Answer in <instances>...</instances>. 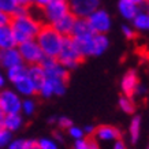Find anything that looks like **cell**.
<instances>
[{
    "instance_id": "5bb4252c",
    "label": "cell",
    "mask_w": 149,
    "mask_h": 149,
    "mask_svg": "<svg viewBox=\"0 0 149 149\" xmlns=\"http://www.w3.org/2000/svg\"><path fill=\"white\" fill-rule=\"evenodd\" d=\"M140 10L141 6L133 3L131 0H119L118 1V11L122 15V18L127 19V21H131Z\"/></svg>"
},
{
    "instance_id": "8992f818",
    "label": "cell",
    "mask_w": 149,
    "mask_h": 149,
    "mask_svg": "<svg viewBox=\"0 0 149 149\" xmlns=\"http://www.w3.org/2000/svg\"><path fill=\"white\" fill-rule=\"evenodd\" d=\"M86 21L89 23L92 32L97 33V34H107L111 29V25H112L111 15L104 8H97L96 11H93L86 18Z\"/></svg>"
},
{
    "instance_id": "b9f144b4",
    "label": "cell",
    "mask_w": 149,
    "mask_h": 149,
    "mask_svg": "<svg viewBox=\"0 0 149 149\" xmlns=\"http://www.w3.org/2000/svg\"><path fill=\"white\" fill-rule=\"evenodd\" d=\"M48 1H49V0H34V6H37L38 8H42Z\"/></svg>"
},
{
    "instance_id": "60d3db41",
    "label": "cell",
    "mask_w": 149,
    "mask_h": 149,
    "mask_svg": "<svg viewBox=\"0 0 149 149\" xmlns=\"http://www.w3.org/2000/svg\"><path fill=\"white\" fill-rule=\"evenodd\" d=\"M6 84H7V79H6L4 72H3L1 70H0V91H1V89H4Z\"/></svg>"
},
{
    "instance_id": "484cf974",
    "label": "cell",
    "mask_w": 149,
    "mask_h": 149,
    "mask_svg": "<svg viewBox=\"0 0 149 149\" xmlns=\"http://www.w3.org/2000/svg\"><path fill=\"white\" fill-rule=\"evenodd\" d=\"M18 7V0H0V11L8 14L10 17L17 11Z\"/></svg>"
},
{
    "instance_id": "4dcf8cb0",
    "label": "cell",
    "mask_w": 149,
    "mask_h": 149,
    "mask_svg": "<svg viewBox=\"0 0 149 149\" xmlns=\"http://www.w3.org/2000/svg\"><path fill=\"white\" fill-rule=\"evenodd\" d=\"M72 125H74L72 120L70 119V118H67V116H58L56 118V126H58L59 129L67 130L68 127H71Z\"/></svg>"
},
{
    "instance_id": "603a6c76",
    "label": "cell",
    "mask_w": 149,
    "mask_h": 149,
    "mask_svg": "<svg viewBox=\"0 0 149 149\" xmlns=\"http://www.w3.org/2000/svg\"><path fill=\"white\" fill-rule=\"evenodd\" d=\"M141 126H142V119H141L140 115H136L133 116L130 122V126H129V136H130V141L133 144H136L138 138L141 136Z\"/></svg>"
},
{
    "instance_id": "30bf717a",
    "label": "cell",
    "mask_w": 149,
    "mask_h": 149,
    "mask_svg": "<svg viewBox=\"0 0 149 149\" xmlns=\"http://www.w3.org/2000/svg\"><path fill=\"white\" fill-rule=\"evenodd\" d=\"M92 138H93L97 144H105V142H112V141H115V140L122 138V133L115 126L101 125V126L96 127L95 134H93Z\"/></svg>"
},
{
    "instance_id": "ee69618b",
    "label": "cell",
    "mask_w": 149,
    "mask_h": 149,
    "mask_svg": "<svg viewBox=\"0 0 149 149\" xmlns=\"http://www.w3.org/2000/svg\"><path fill=\"white\" fill-rule=\"evenodd\" d=\"M3 119H4V112L0 109V127H1V123H3Z\"/></svg>"
},
{
    "instance_id": "ba28073f",
    "label": "cell",
    "mask_w": 149,
    "mask_h": 149,
    "mask_svg": "<svg viewBox=\"0 0 149 149\" xmlns=\"http://www.w3.org/2000/svg\"><path fill=\"white\" fill-rule=\"evenodd\" d=\"M70 14L75 18L86 19L93 11L100 8V0H68Z\"/></svg>"
},
{
    "instance_id": "ab89813d",
    "label": "cell",
    "mask_w": 149,
    "mask_h": 149,
    "mask_svg": "<svg viewBox=\"0 0 149 149\" xmlns=\"http://www.w3.org/2000/svg\"><path fill=\"white\" fill-rule=\"evenodd\" d=\"M18 4L29 8L30 6H34V0H18Z\"/></svg>"
},
{
    "instance_id": "d6986e66",
    "label": "cell",
    "mask_w": 149,
    "mask_h": 149,
    "mask_svg": "<svg viewBox=\"0 0 149 149\" xmlns=\"http://www.w3.org/2000/svg\"><path fill=\"white\" fill-rule=\"evenodd\" d=\"M18 45V42L15 40L11 27L3 26L0 27V49H8V48H15Z\"/></svg>"
},
{
    "instance_id": "2e32d148",
    "label": "cell",
    "mask_w": 149,
    "mask_h": 149,
    "mask_svg": "<svg viewBox=\"0 0 149 149\" xmlns=\"http://www.w3.org/2000/svg\"><path fill=\"white\" fill-rule=\"evenodd\" d=\"M26 75L27 78L30 79L34 88H36V91L40 89V86L42 85V82L45 81V72L42 70L40 64H33V66H27L26 68Z\"/></svg>"
},
{
    "instance_id": "f546056e",
    "label": "cell",
    "mask_w": 149,
    "mask_h": 149,
    "mask_svg": "<svg viewBox=\"0 0 149 149\" xmlns=\"http://www.w3.org/2000/svg\"><path fill=\"white\" fill-rule=\"evenodd\" d=\"M37 142H38V148L40 149H58L56 141L52 140V138H41Z\"/></svg>"
},
{
    "instance_id": "d4e9b609",
    "label": "cell",
    "mask_w": 149,
    "mask_h": 149,
    "mask_svg": "<svg viewBox=\"0 0 149 149\" xmlns=\"http://www.w3.org/2000/svg\"><path fill=\"white\" fill-rule=\"evenodd\" d=\"M37 109V103L32 97H26L22 99V105H21V113L26 115V116H32Z\"/></svg>"
},
{
    "instance_id": "d590c367",
    "label": "cell",
    "mask_w": 149,
    "mask_h": 149,
    "mask_svg": "<svg viewBox=\"0 0 149 149\" xmlns=\"http://www.w3.org/2000/svg\"><path fill=\"white\" fill-rule=\"evenodd\" d=\"M84 134L88 137H93V134H95V130H96V126H93V125H86L84 129Z\"/></svg>"
},
{
    "instance_id": "44dd1931",
    "label": "cell",
    "mask_w": 149,
    "mask_h": 149,
    "mask_svg": "<svg viewBox=\"0 0 149 149\" xmlns=\"http://www.w3.org/2000/svg\"><path fill=\"white\" fill-rule=\"evenodd\" d=\"M131 26L134 27V30L146 32L149 29V14H148V11L140 10V11L136 14V17L131 19Z\"/></svg>"
},
{
    "instance_id": "7a4b0ae2",
    "label": "cell",
    "mask_w": 149,
    "mask_h": 149,
    "mask_svg": "<svg viewBox=\"0 0 149 149\" xmlns=\"http://www.w3.org/2000/svg\"><path fill=\"white\" fill-rule=\"evenodd\" d=\"M34 40L45 58L56 59L60 52L64 37L60 36L51 25H42Z\"/></svg>"
},
{
    "instance_id": "74e56055",
    "label": "cell",
    "mask_w": 149,
    "mask_h": 149,
    "mask_svg": "<svg viewBox=\"0 0 149 149\" xmlns=\"http://www.w3.org/2000/svg\"><path fill=\"white\" fill-rule=\"evenodd\" d=\"M26 149H40L37 140H26Z\"/></svg>"
},
{
    "instance_id": "52a82bcc",
    "label": "cell",
    "mask_w": 149,
    "mask_h": 149,
    "mask_svg": "<svg viewBox=\"0 0 149 149\" xmlns=\"http://www.w3.org/2000/svg\"><path fill=\"white\" fill-rule=\"evenodd\" d=\"M21 105H22V97L14 91V89H1L0 91V109L8 113H21Z\"/></svg>"
},
{
    "instance_id": "3957f363",
    "label": "cell",
    "mask_w": 149,
    "mask_h": 149,
    "mask_svg": "<svg viewBox=\"0 0 149 149\" xmlns=\"http://www.w3.org/2000/svg\"><path fill=\"white\" fill-rule=\"evenodd\" d=\"M56 60L67 71L74 70V68H77L79 66V63L82 62V58L81 55L78 54L71 37H64L63 44H62V48H60V52H59Z\"/></svg>"
},
{
    "instance_id": "cb8c5ba5",
    "label": "cell",
    "mask_w": 149,
    "mask_h": 149,
    "mask_svg": "<svg viewBox=\"0 0 149 149\" xmlns=\"http://www.w3.org/2000/svg\"><path fill=\"white\" fill-rule=\"evenodd\" d=\"M118 104H119V108L122 109L125 113H134V111H136V103H134L133 97H130V96L122 95L119 97Z\"/></svg>"
},
{
    "instance_id": "7bdbcfd3",
    "label": "cell",
    "mask_w": 149,
    "mask_h": 149,
    "mask_svg": "<svg viewBox=\"0 0 149 149\" xmlns=\"http://www.w3.org/2000/svg\"><path fill=\"white\" fill-rule=\"evenodd\" d=\"M133 3H136V4H138V6H142L145 3V0H131Z\"/></svg>"
},
{
    "instance_id": "8fae6325",
    "label": "cell",
    "mask_w": 149,
    "mask_h": 149,
    "mask_svg": "<svg viewBox=\"0 0 149 149\" xmlns=\"http://www.w3.org/2000/svg\"><path fill=\"white\" fill-rule=\"evenodd\" d=\"M22 64V59L19 56V52L15 48H8V49H0V67L8 70V68Z\"/></svg>"
},
{
    "instance_id": "bcb514c9",
    "label": "cell",
    "mask_w": 149,
    "mask_h": 149,
    "mask_svg": "<svg viewBox=\"0 0 149 149\" xmlns=\"http://www.w3.org/2000/svg\"><path fill=\"white\" fill-rule=\"evenodd\" d=\"M56 118H58V116H52V118H49V119H48V122H49V123H56Z\"/></svg>"
},
{
    "instance_id": "1f68e13d",
    "label": "cell",
    "mask_w": 149,
    "mask_h": 149,
    "mask_svg": "<svg viewBox=\"0 0 149 149\" xmlns=\"http://www.w3.org/2000/svg\"><path fill=\"white\" fill-rule=\"evenodd\" d=\"M7 149H26V140H23V138L13 140L8 144Z\"/></svg>"
},
{
    "instance_id": "7402d4cb",
    "label": "cell",
    "mask_w": 149,
    "mask_h": 149,
    "mask_svg": "<svg viewBox=\"0 0 149 149\" xmlns=\"http://www.w3.org/2000/svg\"><path fill=\"white\" fill-rule=\"evenodd\" d=\"M26 68L27 66L26 64H18V66H14V67L8 68V70H6V79L7 81H10L11 84H14V82L19 81L21 78L26 77Z\"/></svg>"
},
{
    "instance_id": "83f0119b",
    "label": "cell",
    "mask_w": 149,
    "mask_h": 149,
    "mask_svg": "<svg viewBox=\"0 0 149 149\" xmlns=\"http://www.w3.org/2000/svg\"><path fill=\"white\" fill-rule=\"evenodd\" d=\"M100 149H127L126 142L119 138V140H115L112 142H105V144H99Z\"/></svg>"
},
{
    "instance_id": "f1b7e54d",
    "label": "cell",
    "mask_w": 149,
    "mask_h": 149,
    "mask_svg": "<svg viewBox=\"0 0 149 149\" xmlns=\"http://www.w3.org/2000/svg\"><path fill=\"white\" fill-rule=\"evenodd\" d=\"M67 134L71 137L74 141H75V140H81V138H85L84 130H82L81 127L74 126V125H72L71 127H68V129H67Z\"/></svg>"
},
{
    "instance_id": "5b68a950",
    "label": "cell",
    "mask_w": 149,
    "mask_h": 149,
    "mask_svg": "<svg viewBox=\"0 0 149 149\" xmlns=\"http://www.w3.org/2000/svg\"><path fill=\"white\" fill-rule=\"evenodd\" d=\"M17 49H18L19 56L22 59V63L26 66L40 64L42 62V59L45 58L38 44L36 42V40H27L23 42H19L17 45Z\"/></svg>"
},
{
    "instance_id": "ffe728a7",
    "label": "cell",
    "mask_w": 149,
    "mask_h": 149,
    "mask_svg": "<svg viewBox=\"0 0 149 149\" xmlns=\"http://www.w3.org/2000/svg\"><path fill=\"white\" fill-rule=\"evenodd\" d=\"M109 47V40L107 34H97L95 33L92 37V49H93V56H100L103 55Z\"/></svg>"
},
{
    "instance_id": "4316f807",
    "label": "cell",
    "mask_w": 149,
    "mask_h": 149,
    "mask_svg": "<svg viewBox=\"0 0 149 149\" xmlns=\"http://www.w3.org/2000/svg\"><path fill=\"white\" fill-rule=\"evenodd\" d=\"M13 140V133L6 130L4 127H0V148H7Z\"/></svg>"
},
{
    "instance_id": "ac0fdd59",
    "label": "cell",
    "mask_w": 149,
    "mask_h": 149,
    "mask_svg": "<svg viewBox=\"0 0 149 149\" xmlns=\"http://www.w3.org/2000/svg\"><path fill=\"white\" fill-rule=\"evenodd\" d=\"M23 122L25 120H23L22 113H8V115H4L1 127H4L6 130L11 131V133H15L23 126Z\"/></svg>"
},
{
    "instance_id": "8d00e7d4",
    "label": "cell",
    "mask_w": 149,
    "mask_h": 149,
    "mask_svg": "<svg viewBox=\"0 0 149 149\" xmlns=\"http://www.w3.org/2000/svg\"><path fill=\"white\" fill-rule=\"evenodd\" d=\"M145 93H146V88H145L144 85H141V84H138V86H137V89H136V92H134V95L133 96H144Z\"/></svg>"
},
{
    "instance_id": "277c9868",
    "label": "cell",
    "mask_w": 149,
    "mask_h": 149,
    "mask_svg": "<svg viewBox=\"0 0 149 149\" xmlns=\"http://www.w3.org/2000/svg\"><path fill=\"white\" fill-rule=\"evenodd\" d=\"M70 13L68 0H49L41 8V22L47 25H54L58 19L63 18L64 15Z\"/></svg>"
},
{
    "instance_id": "e575fe53",
    "label": "cell",
    "mask_w": 149,
    "mask_h": 149,
    "mask_svg": "<svg viewBox=\"0 0 149 149\" xmlns=\"http://www.w3.org/2000/svg\"><path fill=\"white\" fill-rule=\"evenodd\" d=\"M88 148V138H81V140L74 141V149H86Z\"/></svg>"
},
{
    "instance_id": "4fadbf2b",
    "label": "cell",
    "mask_w": 149,
    "mask_h": 149,
    "mask_svg": "<svg viewBox=\"0 0 149 149\" xmlns=\"http://www.w3.org/2000/svg\"><path fill=\"white\" fill-rule=\"evenodd\" d=\"M74 22H75V17H74L72 14L68 13L67 15H64L63 18L58 19V21H56L54 25H51V26L54 27L62 37H71Z\"/></svg>"
},
{
    "instance_id": "7c38bea8",
    "label": "cell",
    "mask_w": 149,
    "mask_h": 149,
    "mask_svg": "<svg viewBox=\"0 0 149 149\" xmlns=\"http://www.w3.org/2000/svg\"><path fill=\"white\" fill-rule=\"evenodd\" d=\"M138 84H140V81H138V74L136 70L126 71L125 75L122 77V81H120V89H122L123 95L133 97Z\"/></svg>"
},
{
    "instance_id": "6da1fadb",
    "label": "cell",
    "mask_w": 149,
    "mask_h": 149,
    "mask_svg": "<svg viewBox=\"0 0 149 149\" xmlns=\"http://www.w3.org/2000/svg\"><path fill=\"white\" fill-rule=\"evenodd\" d=\"M41 26V21L33 15L32 11H27L21 15H13L10 21V27L18 44L27 40H34Z\"/></svg>"
},
{
    "instance_id": "836d02e7",
    "label": "cell",
    "mask_w": 149,
    "mask_h": 149,
    "mask_svg": "<svg viewBox=\"0 0 149 149\" xmlns=\"http://www.w3.org/2000/svg\"><path fill=\"white\" fill-rule=\"evenodd\" d=\"M10 21H11V17H10L8 14H6V13H3V11H0V27L8 26V25H10Z\"/></svg>"
},
{
    "instance_id": "e0dca14e",
    "label": "cell",
    "mask_w": 149,
    "mask_h": 149,
    "mask_svg": "<svg viewBox=\"0 0 149 149\" xmlns=\"http://www.w3.org/2000/svg\"><path fill=\"white\" fill-rule=\"evenodd\" d=\"M92 34H95V33L92 32L88 21L84 18H75L74 27H72V32H71V38H74V40L85 38V37H89Z\"/></svg>"
},
{
    "instance_id": "9a60e30c",
    "label": "cell",
    "mask_w": 149,
    "mask_h": 149,
    "mask_svg": "<svg viewBox=\"0 0 149 149\" xmlns=\"http://www.w3.org/2000/svg\"><path fill=\"white\" fill-rule=\"evenodd\" d=\"M13 85H14V88H15L14 91L17 92L21 97H25V99H26V97H32V96H34L37 93L36 88H34V85L30 82V79L27 78V75L21 78L19 81L14 82Z\"/></svg>"
},
{
    "instance_id": "f35d334b",
    "label": "cell",
    "mask_w": 149,
    "mask_h": 149,
    "mask_svg": "<svg viewBox=\"0 0 149 149\" xmlns=\"http://www.w3.org/2000/svg\"><path fill=\"white\" fill-rule=\"evenodd\" d=\"M86 149H100V146H99V144L91 137V138H88V148Z\"/></svg>"
},
{
    "instance_id": "f6af8a7d",
    "label": "cell",
    "mask_w": 149,
    "mask_h": 149,
    "mask_svg": "<svg viewBox=\"0 0 149 149\" xmlns=\"http://www.w3.org/2000/svg\"><path fill=\"white\" fill-rule=\"evenodd\" d=\"M55 137H56V140H59V141L63 140V138H62V134H59L58 131H55Z\"/></svg>"
},
{
    "instance_id": "d6a6232c",
    "label": "cell",
    "mask_w": 149,
    "mask_h": 149,
    "mask_svg": "<svg viewBox=\"0 0 149 149\" xmlns=\"http://www.w3.org/2000/svg\"><path fill=\"white\" fill-rule=\"evenodd\" d=\"M122 33H123V36L126 37V38H129V40H133L136 37V30H134V27L131 26V25H123Z\"/></svg>"
},
{
    "instance_id": "9c48e42d",
    "label": "cell",
    "mask_w": 149,
    "mask_h": 149,
    "mask_svg": "<svg viewBox=\"0 0 149 149\" xmlns=\"http://www.w3.org/2000/svg\"><path fill=\"white\" fill-rule=\"evenodd\" d=\"M45 72V78H52V79H68V71L59 63L56 59L52 58H44L40 63Z\"/></svg>"
}]
</instances>
